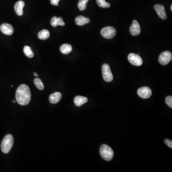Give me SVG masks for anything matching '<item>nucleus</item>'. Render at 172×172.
Returning <instances> with one entry per match:
<instances>
[{
  "label": "nucleus",
  "mask_w": 172,
  "mask_h": 172,
  "mask_svg": "<svg viewBox=\"0 0 172 172\" xmlns=\"http://www.w3.org/2000/svg\"><path fill=\"white\" fill-rule=\"evenodd\" d=\"M16 102L19 105H28L31 99V93L29 87L25 84L20 85L16 92Z\"/></svg>",
  "instance_id": "f257e3e1"
},
{
  "label": "nucleus",
  "mask_w": 172,
  "mask_h": 172,
  "mask_svg": "<svg viewBox=\"0 0 172 172\" xmlns=\"http://www.w3.org/2000/svg\"><path fill=\"white\" fill-rule=\"evenodd\" d=\"M14 142L13 136L11 134L6 135L3 139L1 142V148L3 153L8 154L10 152L13 147Z\"/></svg>",
  "instance_id": "f03ea898"
},
{
  "label": "nucleus",
  "mask_w": 172,
  "mask_h": 172,
  "mask_svg": "<svg viewBox=\"0 0 172 172\" xmlns=\"http://www.w3.org/2000/svg\"><path fill=\"white\" fill-rule=\"evenodd\" d=\"M100 152L101 157L107 161H110L113 158V150L107 145H102L100 148Z\"/></svg>",
  "instance_id": "7ed1b4c3"
},
{
  "label": "nucleus",
  "mask_w": 172,
  "mask_h": 172,
  "mask_svg": "<svg viewBox=\"0 0 172 172\" xmlns=\"http://www.w3.org/2000/svg\"><path fill=\"white\" fill-rule=\"evenodd\" d=\"M100 34L103 38L110 39L114 37L116 34V31L113 27H105L101 29Z\"/></svg>",
  "instance_id": "20e7f679"
},
{
  "label": "nucleus",
  "mask_w": 172,
  "mask_h": 172,
  "mask_svg": "<svg viewBox=\"0 0 172 172\" xmlns=\"http://www.w3.org/2000/svg\"><path fill=\"white\" fill-rule=\"evenodd\" d=\"M102 72L103 78L105 81L110 82L113 80V75L111 72L110 66L107 64L102 65Z\"/></svg>",
  "instance_id": "39448f33"
},
{
  "label": "nucleus",
  "mask_w": 172,
  "mask_h": 172,
  "mask_svg": "<svg viewBox=\"0 0 172 172\" xmlns=\"http://www.w3.org/2000/svg\"><path fill=\"white\" fill-rule=\"evenodd\" d=\"M172 59V53L169 51H165L160 54L158 58V61L161 65L165 66L168 64Z\"/></svg>",
  "instance_id": "423d86ee"
},
{
  "label": "nucleus",
  "mask_w": 172,
  "mask_h": 172,
  "mask_svg": "<svg viewBox=\"0 0 172 172\" xmlns=\"http://www.w3.org/2000/svg\"><path fill=\"white\" fill-rule=\"evenodd\" d=\"M128 59L131 64L135 66H140L142 64V60L140 55L134 53H130L128 57Z\"/></svg>",
  "instance_id": "0eeeda50"
},
{
  "label": "nucleus",
  "mask_w": 172,
  "mask_h": 172,
  "mask_svg": "<svg viewBox=\"0 0 172 172\" xmlns=\"http://www.w3.org/2000/svg\"><path fill=\"white\" fill-rule=\"evenodd\" d=\"M137 93L139 96L143 99L149 98L152 94L151 89L149 87H143L139 88L137 90Z\"/></svg>",
  "instance_id": "6e6552de"
},
{
  "label": "nucleus",
  "mask_w": 172,
  "mask_h": 172,
  "mask_svg": "<svg viewBox=\"0 0 172 172\" xmlns=\"http://www.w3.org/2000/svg\"><path fill=\"white\" fill-rule=\"evenodd\" d=\"M130 31L131 35L133 36H137L141 33L140 24L136 20L133 21L132 24L130 28Z\"/></svg>",
  "instance_id": "1a4fd4ad"
},
{
  "label": "nucleus",
  "mask_w": 172,
  "mask_h": 172,
  "mask_svg": "<svg viewBox=\"0 0 172 172\" xmlns=\"http://www.w3.org/2000/svg\"><path fill=\"white\" fill-rule=\"evenodd\" d=\"M154 10L156 12L158 16L161 19L165 20L167 18V15L165 13V7L162 4H156L154 6Z\"/></svg>",
  "instance_id": "9d476101"
},
{
  "label": "nucleus",
  "mask_w": 172,
  "mask_h": 172,
  "mask_svg": "<svg viewBox=\"0 0 172 172\" xmlns=\"http://www.w3.org/2000/svg\"><path fill=\"white\" fill-rule=\"evenodd\" d=\"M0 30L6 35H12L13 32V27L9 24H3L0 27Z\"/></svg>",
  "instance_id": "9b49d317"
},
{
  "label": "nucleus",
  "mask_w": 172,
  "mask_h": 172,
  "mask_svg": "<svg viewBox=\"0 0 172 172\" xmlns=\"http://www.w3.org/2000/svg\"><path fill=\"white\" fill-rule=\"evenodd\" d=\"M24 5H25V4H24V1H18L15 4V6H14L15 12L18 16H23V13H24L23 8L24 7Z\"/></svg>",
  "instance_id": "f8f14e48"
},
{
  "label": "nucleus",
  "mask_w": 172,
  "mask_h": 172,
  "mask_svg": "<svg viewBox=\"0 0 172 172\" xmlns=\"http://www.w3.org/2000/svg\"><path fill=\"white\" fill-rule=\"evenodd\" d=\"M61 98V93L59 92H55L54 93L50 95L49 100L51 103L56 104L60 101Z\"/></svg>",
  "instance_id": "ddd939ff"
},
{
  "label": "nucleus",
  "mask_w": 172,
  "mask_h": 172,
  "mask_svg": "<svg viewBox=\"0 0 172 172\" xmlns=\"http://www.w3.org/2000/svg\"><path fill=\"white\" fill-rule=\"evenodd\" d=\"M88 101V99L87 97L81 96H77L75 97L74 99V102L75 105L78 107L82 106L83 104L87 103Z\"/></svg>",
  "instance_id": "4468645a"
},
{
  "label": "nucleus",
  "mask_w": 172,
  "mask_h": 172,
  "mask_svg": "<svg viewBox=\"0 0 172 172\" xmlns=\"http://www.w3.org/2000/svg\"><path fill=\"white\" fill-rule=\"evenodd\" d=\"M51 25L54 27H56L58 25L60 26H64L65 25V23L63 21V19L61 17H58L56 16H54L51 19L50 21Z\"/></svg>",
  "instance_id": "2eb2a0df"
},
{
  "label": "nucleus",
  "mask_w": 172,
  "mask_h": 172,
  "mask_svg": "<svg viewBox=\"0 0 172 172\" xmlns=\"http://www.w3.org/2000/svg\"><path fill=\"white\" fill-rule=\"evenodd\" d=\"M90 20L89 18H86L82 16H78L75 19V22L76 24L78 26H82L86 24L89 23Z\"/></svg>",
  "instance_id": "dca6fc26"
},
{
  "label": "nucleus",
  "mask_w": 172,
  "mask_h": 172,
  "mask_svg": "<svg viewBox=\"0 0 172 172\" xmlns=\"http://www.w3.org/2000/svg\"><path fill=\"white\" fill-rule=\"evenodd\" d=\"M60 50L63 54H69L72 50V47L69 44H65L60 47Z\"/></svg>",
  "instance_id": "f3484780"
},
{
  "label": "nucleus",
  "mask_w": 172,
  "mask_h": 172,
  "mask_svg": "<svg viewBox=\"0 0 172 172\" xmlns=\"http://www.w3.org/2000/svg\"><path fill=\"white\" fill-rule=\"evenodd\" d=\"M50 32L48 30L44 29L39 32L38 34V37L41 40H46L49 38Z\"/></svg>",
  "instance_id": "a211bd4d"
},
{
  "label": "nucleus",
  "mask_w": 172,
  "mask_h": 172,
  "mask_svg": "<svg viewBox=\"0 0 172 172\" xmlns=\"http://www.w3.org/2000/svg\"><path fill=\"white\" fill-rule=\"evenodd\" d=\"M24 52L25 55L28 58H31L34 57V53L32 52L30 47L28 46H26L24 47Z\"/></svg>",
  "instance_id": "6ab92c4d"
},
{
  "label": "nucleus",
  "mask_w": 172,
  "mask_h": 172,
  "mask_svg": "<svg viewBox=\"0 0 172 172\" xmlns=\"http://www.w3.org/2000/svg\"><path fill=\"white\" fill-rule=\"evenodd\" d=\"M89 0H80L78 3V7L80 11H83L87 8V4Z\"/></svg>",
  "instance_id": "aec40b11"
},
{
  "label": "nucleus",
  "mask_w": 172,
  "mask_h": 172,
  "mask_svg": "<svg viewBox=\"0 0 172 172\" xmlns=\"http://www.w3.org/2000/svg\"><path fill=\"white\" fill-rule=\"evenodd\" d=\"M34 84L35 85L36 88H38V89H39V90H43L44 89V85L42 81L40 80V78H35L34 80Z\"/></svg>",
  "instance_id": "412c9836"
},
{
  "label": "nucleus",
  "mask_w": 172,
  "mask_h": 172,
  "mask_svg": "<svg viewBox=\"0 0 172 172\" xmlns=\"http://www.w3.org/2000/svg\"><path fill=\"white\" fill-rule=\"evenodd\" d=\"M97 4L99 6L103 8H109L111 6V4L109 3H107L105 0H96Z\"/></svg>",
  "instance_id": "4be33fe9"
},
{
  "label": "nucleus",
  "mask_w": 172,
  "mask_h": 172,
  "mask_svg": "<svg viewBox=\"0 0 172 172\" xmlns=\"http://www.w3.org/2000/svg\"><path fill=\"white\" fill-rule=\"evenodd\" d=\"M165 103L169 107L172 108V97L169 96L165 98Z\"/></svg>",
  "instance_id": "5701e85b"
},
{
  "label": "nucleus",
  "mask_w": 172,
  "mask_h": 172,
  "mask_svg": "<svg viewBox=\"0 0 172 172\" xmlns=\"http://www.w3.org/2000/svg\"><path fill=\"white\" fill-rule=\"evenodd\" d=\"M165 142L168 146L172 148V140H169V139H165Z\"/></svg>",
  "instance_id": "b1692460"
},
{
  "label": "nucleus",
  "mask_w": 172,
  "mask_h": 172,
  "mask_svg": "<svg viewBox=\"0 0 172 172\" xmlns=\"http://www.w3.org/2000/svg\"><path fill=\"white\" fill-rule=\"evenodd\" d=\"M59 1L60 0H50V3L52 5L58 6Z\"/></svg>",
  "instance_id": "393cba45"
},
{
  "label": "nucleus",
  "mask_w": 172,
  "mask_h": 172,
  "mask_svg": "<svg viewBox=\"0 0 172 172\" xmlns=\"http://www.w3.org/2000/svg\"><path fill=\"white\" fill-rule=\"evenodd\" d=\"M34 75L35 76H36V77H38V74H37V73H36L35 72H34Z\"/></svg>",
  "instance_id": "a878e982"
},
{
  "label": "nucleus",
  "mask_w": 172,
  "mask_h": 172,
  "mask_svg": "<svg viewBox=\"0 0 172 172\" xmlns=\"http://www.w3.org/2000/svg\"><path fill=\"white\" fill-rule=\"evenodd\" d=\"M13 103H16V100H13Z\"/></svg>",
  "instance_id": "bb28decb"
},
{
  "label": "nucleus",
  "mask_w": 172,
  "mask_h": 172,
  "mask_svg": "<svg viewBox=\"0 0 172 172\" xmlns=\"http://www.w3.org/2000/svg\"><path fill=\"white\" fill-rule=\"evenodd\" d=\"M171 11H172V5H171Z\"/></svg>",
  "instance_id": "cd10ccee"
}]
</instances>
